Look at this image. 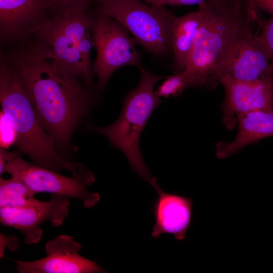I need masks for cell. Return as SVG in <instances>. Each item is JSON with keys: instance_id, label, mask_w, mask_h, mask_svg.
Segmentation results:
<instances>
[{"instance_id": "cell-9", "label": "cell", "mask_w": 273, "mask_h": 273, "mask_svg": "<svg viewBox=\"0 0 273 273\" xmlns=\"http://www.w3.org/2000/svg\"><path fill=\"white\" fill-rule=\"evenodd\" d=\"M223 76L240 81L273 78L269 59L252 31L235 43L205 86L214 88Z\"/></svg>"}, {"instance_id": "cell-5", "label": "cell", "mask_w": 273, "mask_h": 273, "mask_svg": "<svg viewBox=\"0 0 273 273\" xmlns=\"http://www.w3.org/2000/svg\"><path fill=\"white\" fill-rule=\"evenodd\" d=\"M96 11L121 24L141 44L154 55L171 51V33L175 17L164 7L143 0H93Z\"/></svg>"}, {"instance_id": "cell-15", "label": "cell", "mask_w": 273, "mask_h": 273, "mask_svg": "<svg viewBox=\"0 0 273 273\" xmlns=\"http://www.w3.org/2000/svg\"><path fill=\"white\" fill-rule=\"evenodd\" d=\"M238 130L231 142L221 141L215 147L216 157L228 158L244 147L261 139L273 136V111L255 110L237 115Z\"/></svg>"}, {"instance_id": "cell-14", "label": "cell", "mask_w": 273, "mask_h": 273, "mask_svg": "<svg viewBox=\"0 0 273 273\" xmlns=\"http://www.w3.org/2000/svg\"><path fill=\"white\" fill-rule=\"evenodd\" d=\"M149 183L158 195L152 207L155 219L152 236L158 238L162 234H170L176 240H185L192 221L193 199L164 192L155 177Z\"/></svg>"}, {"instance_id": "cell-10", "label": "cell", "mask_w": 273, "mask_h": 273, "mask_svg": "<svg viewBox=\"0 0 273 273\" xmlns=\"http://www.w3.org/2000/svg\"><path fill=\"white\" fill-rule=\"evenodd\" d=\"M50 198L23 208H0L1 222L20 231L26 244L37 243L42 235V223L49 221L53 226L58 227L69 214L70 197L52 194Z\"/></svg>"}, {"instance_id": "cell-1", "label": "cell", "mask_w": 273, "mask_h": 273, "mask_svg": "<svg viewBox=\"0 0 273 273\" xmlns=\"http://www.w3.org/2000/svg\"><path fill=\"white\" fill-rule=\"evenodd\" d=\"M7 47L1 54L19 74L44 128L65 158L72 150L74 133L97 104L93 89L39 55L27 41Z\"/></svg>"}, {"instance_id": "cell-23", "label": "cell", "mask_w": 273, "mask_h": 273, "mask_svg": "<svg viewBox=\"0 0 273 273\" xmlns=\"http://www.w3.org/2000/svg\"><path fill=\"white\" fill-rule=\"evenodd\" d=\"M147 3L159 7L170 6H190L198 5V6L205 0H145Z\"/></svg>"}, {"instance_id": "cell-22", "label": "cell", "mask_w": 273, "mask_h": 273, "mask_svg": "<svg viewBox=\"0 0 273 273\" xmlns=\"http://www.w3.org/2000/svg\"><path fill=\"white\" fill-rule=\"evenodd\" d=\"M52 14L70 8H89L93 0H49Z\"/></svg>"}, {"instance_id": "cell-20", "label": "cell", "mask_w": 273, "mask_h": 273, "mask_svg": "<svg viewBox=\"0 0 273 273\" xmlns=\"http://www.w3.org/2000/svg\"><path fill=\"white\" fill-rule=\"evenodd\" d=\"M17 141V131L10 119L0 112V147L8 150L15 146Z\"/></svg>"}, {"instance_id": "cell-18", "label": "cell", "mask_w": 273, "mask_h": 273, "mask_svg": "<svg viewBox=\"0 0 273 273\" xmlns=\"http://www.w3.org/2000/svg\"><path fill=\"white\" fill-rule=\"evenodd\" d=\"M191 86L190 79L184 70L168 76L156 92L159 97H176L180 95L185 89Z\"/></svg>"}, {"instance_id": "cell-21", "label": "cell", "mask_w": 273, "mask_h": 273, "mask_svg": "<svg viewBox=\"0 0 273 273\" xmlns=\"http://www.w3.org/2000/svg\"><path fill=\"white\" fill-rule=\"evenodd\" d=\"M247 9L251 14L253 20L258 19L256 9L267 12L273 17V0H235Z\"/></svg>"}, {"instance_id": "cell-2", "label": "cell", "mask_w": 273, "mask_h": 273, "mask_svg": "<svg viewBox=\"0 0 273 273\" xmlns=\"http://www.w3.org/2000/svg\"><path fill=\"white\" fill-rule=\"evenodd\" d=\"M199 9L201 21L185 70L192 86H205L235 43L251 32V14L238 3L205 0Z\"/></svg>"}, {"instance_id": "cell-26", "label": "cell", "mask_w": 273, "mask_h": 273, "mask_svg": "<svg viewBox=\"0 0 273 273\" xmlns=\"http://www.w3.org/2000/svg\"><path fill=\"white\" fill-rule=\"evenodd\" d=\"M144 1H145V0H143Z\"/></svg>"}, {"instance_id": "cell-3", "label": "cell", "mask_w": 273, "mask_h": 273, "mask_svg": "<svg viewBox=\"0 0 273 273\" xmlns=\"http://www.w3.org/2000/svg\"><path fill=\"white\" fill-rule=\"evenodd\" d=\"M1 111L10 119L17 133L15 147L32 163L61 173L73 172L76 163L59 154L54 138L44 128L19 74L1 55Z\"/></svg>"}, {"instance_id": "cell-6", "label": "cell", "mask_w": 273, "mask_h": 273, "mask_svg": "<svg viewBox=\"0 0 273 273\" xmlns=\"http://www.w3.org/2000/svg\"><path fill=\"white\" fill-rule=\"evenodd\" d=\"M92 34L97 57L93 65L98 88L103 90L113 73L119 68L134 66L142 71L139 44L129 31L115 19L97 11L93 12Z\"/></svg>"}, {"instance_id": "cell-19", "label": "cell", "mask_w": 273, "mask_h": 273, "mask_svg": "<svg viewBox=\"0 0 273 273\" xmlns=\"http://www.w3.org/2000/svg\"><path fill=\"white\" fill-rule=\"evenodd\" d=\"M261 31L255 36L266 53L273 69V17L267 20H259Z\"/></svg>"}, {"instance_id": "cell-13", "label": "cell", "mask_w": 273, "mask_h": 273, "mask_svg": "<svg viewBox=\"0 0 273 273\" xmlns=\"http://www.w3.org/2000/svg\"><path fill=\"white\" fill-rule=\"evenodd\" d=\"M49 13V0H0L1 44L25 41Z\"/></svg>"}, {"instance_id": "cell-25", "label": "cell", "mask_w": 273, "mask_h": 273, "mask_svg": "<svg viewBox=\"0 0 273 273\" xmlns=\"http://www.w3.org/2000/svg\"><path fill=\"white\" fill-rule=\"evenodd\" d=\"M20 152L18 150L14 152H9L6 149L0 148V175L1 176L5 172V167L8 163L20 156Z\"/></svg>"}, {"instance_id": "cell-7", "label": "cell", "mask_w": 273, "mask_h": 273, "mask_svg": "<svg viewBox=\"0 0 273 273\" xmlns=\"http://www.w3.org/2000/svg\"><path fill=\"white\" fill-rule=\"evenodd\" d=\"M5 172L36 193L47 192L76 198L86 208L94 206L100 200L98 193H90L87 189L95 181V176L80 163H76L73 176H67L28 162L20 155L8 162Z\"/></svg>"}, {"instance_id": "cell-17", "label": "cell", "mask_w": 273, "mask_h": 273, "mask_svg": "<svg viewBox=\"0 0 273 273\" xmlns=\"http://www.w3.org/2000/svg\"><path fill=\"white\" fill-rule=\"evenodd\" d=\"M37 194L19 180L11 176L0 178V208H23L36 203Z\"/></svg>"}, {"instance_id": "cell-11", "label": "cell", "mask_w": 273, "mask_h": 273, "mask_svg": "<svg viewBox=\"0 0 273 273\" xmlns=\"http://www.w3.org/2000/svg\"><path fill=\"white\" fill-rule=\"evenodd\" d=\"M47 255L41 259L15 260L19 273H97L107 272L95 261L81 256V246L73 237L60 235L47 242Z\"/></svg>"}, {"instance_id": "cell-8", "label": "cell", "mask_w": 273, "mask_h": 273, "mask_svg": "<svg viewBox=\"0 0 273 273\" xmlns=\"http://www.w3.org/2000/svg\"><path fill=\"white\" fill-rule=\"evenodd\" d=\"M27 41L39 55L55 61L66 72L93 88V65L86 61L53 15L43 20Z\"/></svg>"}, {"instance_id": "cell-12", "label": "cell", "mask_w": 273, "mask_h": 273, "mask_svg": "<svg viewBox=\"0 0 273 273\" xmlns=\"http://www.w3.org/2000/svg\"><path fill=\"white\" fill-rule=\"evenodd\" d=\"M224 89L222 121L231 130L238 114L255 110L273 111V78L240 81L228 76L219 80Z\"/></svg>"}, {"instance_id": "cell-4", "label": "cell", "mask_w": 273, "mask_h": 273, "mask_svg": "<svg viewBox=\"0 0 273 273\" xmlns=\"http://www.w3.org/2000/svg\"><path fill=\"white\" fill-rule=\"evenodd\" d=\"M164 78L144 69L141 71L138 85L124 97L120 115L114 123L106 127L87 124V128L102 134L121 150L132 169L149 183L152 177L141 154L140 140L150 115L162 102L154 86Z\"/></svg>"}, {"instance_id": "cell-24", "label": "cell", "mask_w": 273, "mask_h": 273, "mask_svg": "<svg viewBox=\"0 0 273 273\" xmlns=\"http://www.w3.org/2000/svg\"><path fill=\"white\" fill-rule=\"evenodd\" d=\"M1 249L0 256L3 257L5 251V248L7 247L11 250H15L19 248V241L18 239L14 236H5L1 234Z\"/></svg>"}, {"instance_id": "cell-16", "label": "cell", "mask_w": 273, "mask_h": 273, "mask_svg": "<svg viewBox=\"0 0 273 273\" xmlns=\"http://www.w3.org/2000/svg\"><path fill=\"white\" fill-rule=\"evenodd\" d=\"M201 19L199 9L174 18L171 51L173 54V67L177 72L184 71L186 68Z\"/></svg>"}]
</instances>
